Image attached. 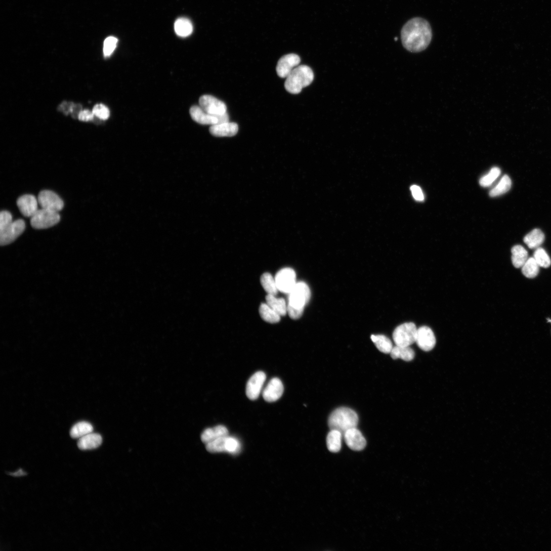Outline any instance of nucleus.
<instances>
[{
  "instance_id": "obj_18",
  "label": "nucleus",
  "mask_w": 551,
  "mask_h": 551,
  "mask_svg": "<svg viewBox=\"0 0 551 551\" xmlns=\"http://www.w3.org/2000/svg\"><path fill=\"white\" fill-rule=\"evenodd\" d=\"M190 113L192 119L200 124L212 126L218 123L217 116L208 113L200 106H192L190 110Z\"/></svg>"
},
{
  "instance_id": "obj_44",
  "label": "nucleus",
  "mask_w": 551,
  "mask_h": 551,
  "mask_svg": "<svg viewBox=\"0 0 551 551\" xmlns=\"http://www.w3.org/2000/svg\"><path fill=\"white\" fill-rule=\"evenodd\" d=\"M26 473L25 472H24V471H23L22 470H19L18 472H16L15 473H12L10 475H11L12 476H24V475H26Z\"/></svg>"
},
{
  "instance_id": "obj_37",
  "label": "nucleus",
  "mask_w": 551,
  "mask_h": 551,
  "mask_svg": "<svg viewBox=\"0 0 551 551\" xmlns=\"http://www.w3.org/2000/svg\"><path fill=\"white\" fill-rule=\"evenodd\" d=\"M117 43V39L113 36L107 37L104 41L103 52L105 57L110 56L114 51Z\"/></svg>"
},
{
  "instance_id": "obj_12",
  "label": "nucleus",
  "mask_w": 551,
  "mask_h": 551,
  "mask_svg": "<svg viewBox=\"0 0 551 551\" xmlns=\"http://www.w3.org/2000/svg\"><path fill=\"white\" fill-rule=\"evenodd\" d=\"M415 343L424 351L432 350L436 344V338L433 331L427 326L417 329Z\"/></svg>"
},
{
  "instance_id": "obj_7",
  "label": "nucleus",
  "mask_w": 551,
  "mask_h": 551,
  "mask_svg": "<svg viewBox=\"0 0 551 551\" xmlns=\"http://www.w3.org/2000/svg\"><path fill=\"white\" fill-rule=\"evenodd\" d=\"M25 223L23 220L13 221L2 230H0V243L6 246L15 241L25 229Z\"/></svg>"
},
{
  "instance_id": "obj_4",
  "label": "nucleus",
  "mask_w": 551,
  "mask_h": 551,
  "mask_svg": "<svg viewBox=\"0 0 551 551\" xmlns=\"http://www.w3.org/2000/svg\"><path fill=\"white\" fill-rule=\"evenodd\" d=\"M311 291L308 285L304 282L296 283L288 293L287 308L303 313L305 306L310 301Z\"/></svg>"
},
{
  "instance_id": "obj_20",
  "label": "nucleus",
  "mask_w": 551,
  "mask_h": 551,
  "mask_svg": "<svg viewBox=\"0 0 551 551\" xmlns=\"http://www.w3.org/2000/svg\"><path fill=\"white\" fill-rule=\"evenodd\" d=\"M102 443V437L98 434L92 433L79 439L77 444L80 450H90L98 448Z\"/></svg>"
},
{
  "instance_id": "obj_29",
  "label": "nucleus",
  "mask_w": 551,
  "mask_h": 551,
  "mask_svg": "<svg viewBox=\"0 0 551 551\" xmlns=\"http://www.w3.org/2000/svg\"><path fill=\"white\" fill-rule=\"evenodd\" d=\"M371 340L377 348L385 354H390L394 347L392 341L384 335H372Z\"/></svg>"
},
{
  "instance_id": "obj_3",
  "label": "nucleus",
  "mask_w": 551,
  "mask_h": 551,
  "mask_svg": "<svg viewBox=\"0 0 551 551\" xmlns=\"http://www.w3.org/2000/svg\"><path fill=\"white\" fill-rule=\"evenodd\" d=\"M358 423L357 414L347 407H340L335 409L328 419V425L331 430L338 431L343 435L350 429L356 427Z\"/></svg>"
},
{
  "instance_id": "obj_2",
  "label": "nucleus",
  "mask_w": 551,
  "mask_h": 551,
  "mask_svg": "<svg viewBox=\"0 0 551 551\" xmlns=\"http://www.w3.org/2000/svg\"><path fill=\"white\" fill-rule=\"evenodd\" d=\"M286 78V90L292 94H298L313 82L314 74L309 66L301 65L295 68Z\"/></svg>"
},
{
  "instance_id": "obj_30",
  "label": "nucleus",
  "mask_w": 551,
  "mask_h": 551,
  "mask_svg": "<svg viewBox=\"0 0 551 551\" xmlns=\"http://www.w3.org/2000/svg\"><path fill=\"white\" fill-rule=\"evenodd\" d=\"M260 314L267 322L274 324L280 321L281 316L275 312L267 303H262L260 308Z\"/></svg>"
},
{
  "instance_id": "obj_35",
  "label": "nucleus",
  "mask_w": 551,
  "mask_h": 551,
  "mask_svg": "<svg viewBox=\"0 0 551 551\" xmlns=\"http://www.w3.org/2000/svg\"><path fill=\"white\" fill-rule=\"evenodd\" d=\"M227 437H222L206 444L207 450L210 453L226 452Z\"/></svg>"
},
{
  "instance_id": "obj_38",
  "label": "nucleus",
  "mask_w": 551,
  "mask_h": 551,
  "mask_svg": "<svg viewBox=\"0 0 551 551\" xmlns=\"http://www.w3.org/2000/svg\"><path fill=\"white\" fill-rule=\"evenodd\" d=\"M93 112L95 116L102 120L107 119L110 116L109 109L102 104L96 105L93 108Z\"/></svg>"
},
{
  "instance_id": "obj_33",
  "label": "nucleus",
  "mask_w": 551,
  "mask_h": 551,
  "mask_svg": "<svg viewBox=\"0 0 551 551\" xmlns=\"http://www.w3.org/2000/svg\"><path fill=\"white\" fill-rule=\"evenodd\" d=\"M500 174L501 170L499 167H493L487 174L480 179L479 181L480 186L484 188L491 186Z\"/></svg>"
},
{
  "instance_id": "obj_25",
  "label": "nucleus",
  "mask_w": 551,
  "mask_h": 551,
  "mask_svg": "<svg viewBox=\"0 0 551 551\" xmlns=\"http://www.w3.org/2000/svg\"><path fill=\"white\" fill-rule=\"evenodd\" d=\"M93 427L87 421H80L76 423L70 431L71 437L73 439H80L93 433Z\"/></svg>"
},
{
  "instance_id": "obj_21",
  "label": "nucleus",
  "mask_w": 551,
  "mask_h": 551,
  "mask_svg": "<svg viewBox=\"0 0 551 551\" xmlns=\"http://www.w3.org/2000/svg\"><path fill=\"white\" fill-rule=\"evenodd\" d=\"M543 233L538 229H535L527 234L524 238V241L529 248L536 249L544 240Z\"/></svg>"
},
{
  "instance_id": "obj_16",
  "label": "nucleus",
  "mask_w": 551,
  "mask_h": 551,
  "mask_svg": "<svg viewBox=\"0 0 551 551\" xmlns=\"http://www.w3.org/2000/svg\"><path fill=\"white\" fill-rule=\"evenodd\" d=\"M38 200L32 195H25L17 201V205L21 213L26 217H32L38 210Z\"/></svg>"
},
{
  "instance_id": "obj_24",
  "label": "nucleus",
  "mask_w": 551,
  "mask_h": 551,
  "mask_svg": "<svg viewBox=\"0 0 551 551\" xmlns=\"http://www.w3.org/2000/svg\"><path fill=\"white\" fill-rule=\"evenodd\" d=\"M512 260L516 268H522L528 259L527 250L521 245H516L512 249Z\"/></svg>"
},
{
  "instance_id": "obj_17",
  "label": "nucleus",
  "mask_w": 551,
  "mask_h": 551,
  "mask_svg": "<svg viewBox=\"0 0 551 551\" xmlns=\"http://www.w3.org/2000/svg\"><path fill=\"white\" fill-rule=\"evenodd\" d=\"M238 131V125L235 122L229 121L212 125L209 129L211 135L216 137H232L235 136Z\"/></svg>"
},
{
  "instance_id": "obj_32",
  "label": "nucleus",
  "mask_w": 551,
  "mask_h": 551,
  "mask_svg": "<svg viewBox=\"0 0 551 551\" xmlns=\"http://www.w3.org/2000/svg\"><path fill=\"white\" fill-rule=\"evenodd\" d=\"M539 267L533 257L530 258L522 267V272L527 278H533L538 275Z\"/></svg>"
},
{
  "instance_id": "obj_13",
  "label": "nucleus",
  "mask_w": 551,
  "mask_h": 551,
  "mask_svg": "<svg viewBox=\"0 0 551 551\" xmlns=\"http://www.w3.org/2000/svg\"><path fill=\"white\" fill-rule=\"evenodd\" d=\"M266 380V375L262 371L256 373L250 378L246 386V395L249 399L256 400L259 397Z\"/></svg>"
},
{
  "instance_id": "obj_15",
  "label": "nucleus",
  "mask_w": 551,
  "mask_h": 551,
  "mask_svg": "<svg viewBox=\"0 0 551 551\" xmlns=\"http://www.w3.org/2000/svg\"><path fill=\"white\" fill-rule=\"evenodd\" d=\"M284 392V387L281 381L277 378L272 379L264 389L263 398L268 402H273L279 400Z\"/></svg>"
},
{
  "instance_id": "obj_34",
  "label": "nucleus",
  "mask_w": 551,
  "mask_h": 551,
  "mask_svg": "<svg viewBox=\"0 0 551 551\" xmlns=\"http://www.w3.org/2000/svg\"><path fill=\"white\" fill-rule=\"evenodd\" d=\"M533 258L540 267L547 268L551 265V261L546 252L541 248H538L534 253Z\"/></svg>"
},
{
  "instance_id": "obj_6",
  "label": "nucleus",
  "mask_w": 551,
  "mask_h": 551,
  "mask_svg": "<svg viewBox=\"0 0 551 551\" xmlns=\"http://www.w3.org/2000/svg\"><path fill=\"white\" fill-rule=\"evenodd\" d=\"M60 220L58 212L41 208L31 218V225L37 229H47L57 224Z\"/></svg>"
},
{
  "instance_id": "obj_11",
  "label": "nucleus",
  "mask_w": 551,
  "mask_h": 551,
  "mask_svg": "<svg viewBox=\"0 0 551 551\" xmlns=\"http://www.w3.org/2000/svg\"><path fill=\"white\" fill-rule=\"evenodd\" d=\"M300 62V57L295 54H289L282 57L276 67L277 75L280 78H286Z\"/></svg>"
},
{
  "instance_id": "obj_42",
  "label": "nucleus",
  "mask_w": 551,
  "mask_h": 551,
  "mask_svg": "<svg viewBox=\"0 0 551 551\" xmlns=\"http://www.w3.org/2000/svg\"><path fill=\"white\" fill-rule=\"evenodd\" d=\"M74 106L75 104L73 103L65 102L59 106V110L67 115L69 113H72Z\"/></svg>"
},
{
  "instance_id": "obj_26",
  "label": "nucleus",
  "mask_w": 551,
  "mask_h": 551,
  "mask_svg": "<svg viewBox=\"0 0 551 551\" xmlns=\"http://www.w3.org/2000/svg\"><path fill=\"white\" fill-rule=\"evenodd\" d=\"M391 357L394 359H402L405 361L412 360L415 356V353L410 347L396 346L393 347L390 353Z\"/></svg>"
},
{
  "instance_id": "obj_28",
  "label": "nucleus",
  "mask_w": 551,
  "mask_h": 551,
  "mask_svg": "<svg viewBox=\"0 0 551 551\" xmlns=\"http://www.w3.org/2000/svg\"><path fill=\"white\" fill-rule=\"evenodd\" d=\"M512 182L508 175H504L498 185L489 192V196L495 197L503 195L511 189Z\"/></svg>"
},
{
  "instance_id": "obj_19",
  "label": "nucleus",
  "mask_w": 551,
  "mask_h": 551,
  "mask_svg": "<svg viewBox=\"0 0 551 551\" xmlns=\"http://www.w3.org/2000/svg\"><path fill=\"white\" fill-rule=\"evenodd\" d=\"M228 435L227 428L224 426L219 425L206 429L201 435V440L207 444L218 439L228 436Z\"/></svg>"
},
{
  "instance_id": "obj_1",
  "label": "nucleus",
  "mask_w": 551,
  "mask_h": 551,
  "mask_svg": "<svg viewBox=\"0 0 551 551\" xmlns=\"http://www.w3.org/2000/svg\"><path fill=\"white\" fill-rule=\"evenodd\" d=\"M433 32L426 20L415 18L408 21L401 30L403 47L408 51L418 53L425 50L431 43Z\"/></svg>"
},
{
  "instance_id": "obj_43",
  "label": "nucleus",
  "mask_w": 551,
  "mask_h": 551,
  "mask_svg": "<svg viewBox=\"0 0 551 551\" xmlns=\"http://www.w3.org/2000/svg\"><path fill=\"white\" fill-rule=\"evenodd\" d=\"M217 117L218 118V124L224 123V122L229 121V116L227 112L223 115L217 116Z\"/></svg>"
},
{
  "instance_id": "obj_14",
  "label": "nucleus",
  "mask_w": 551,
  "mask_h": 551,
  "mask_svg": "<svg viewBox=\"0 0 551 551\" xmlns=\"http://www.w3.org/2000/svg\"><path fill=\"white\" fill-rule=\"evenodd\" d=\"M343 436L347 445L353 451H360L366 447V440L356 427L350 429Z\"/></svg>"
},
{
  "instance_id": "obj_9",
  "label": "nucleus",
  "mask_w": 551,
  "mask_h": 551,
  "mask_svg": "<svg viewBox=\"0 0 551 551\" xmlns=\"http://www.w3.org/2000/svg\"><path fill=\"white\" fill-rule=\"evenodd\" d=\"M37 200L38 204L41 208L44 209L59 212L62 210L64 206L63 200L56 193L49 190L40 192Z\"/></svg>"
},
{
  "instance_id": "obj_36",
  "label": "nucleus",
  "mask_w": 551,
  "mask_h": 551,
  "mask_svg": "<svg viewBox=\"0 0 551 551\" xmlns=\"http://www.w3.org/2000/svg\"><path fill=\"white\" fill-rule=\"evenodd\" d=\"M241 449L239 442L235 438L228 436L226 442V452L237 454Z\"/></svg>"
},
{
  "instance_id": "obj_23",
  "label": "nucleus",
  "mask_w": 551,
  "mask_h": 551,
  "mask_svg": "<svg viewBox=\"0 0 551 551\" xmlns=\"http://www.w3.org/2000/svg\"><path fill=\"white\" fill-rule=\"evenodd\" d=\"M343 434L337 430H331L327 437V446L329 451L338 452L342 448Z\"/></svg>"
},
{
  "instance_id": "obj_8",
  "label": "nucleus",
  "mask_w": 551,
  "mask_h": 551,
  "mask_svg": "<svg viewBox=\"0 0 551 551\" xmlns=\"http://www.w3.org/2000/svg\"><path fill=\"white\" fill-rule=\"evenodd\" d=\"M279 291L288 294L293 288L296 282V274L291 268H284L279 271L275 276Z\"/></svg>"
},
{
  "instance_id": "obj_31",
  "label": "nucleus",
  "mask_w": 551,
  "mask_h": 551,
  "mask_svg": "<svg viewBox=\"0 0 551 551\" xmlns=\"http://www.w3.org/2000/svg\"><path fill=\"white\" fill-rule=\"evenodd\" d=\"M261 284L268 294L276 295L278 292L275 279L270 273L264 274L261 279Z\"/></svg>"
},
{
  "instance_id": "obj_41",
  "label": "nucleus",
  "mask_w": 551,
  "mask_h": 551,
  "mask_svg": "<svg viewBox=\"0 0 551 551\" xmlns=\"http://www.w3.org/2000/svg\"><path fill=\"white\" fill-rule=\"evenodd\" d=\"M94 114L92 111L86 109L82 110L78 116V119L83 121H89L94 118Z\"/></svg>"
},
{
  "instance_id": "obj_22",
  "label": "nucleus",
  "mask_w": 551,
  "mask_h": 551,
  "mask_svg": "<svg viewBox=\"0 0 551 551\" xmlns=\"http://www.w3.org/2000/svg\"><path fill=\"white\" fill-rule=\"evenodd\" d=\"M267 304L280 316H285L287 313V305L283 298H277L275 295L268 294L266 296Z\"/></svg>"
},
{
  "instance_id": "obj_39",
  "label": "nucleus",
  "mask_w": 551,
  "mask_h": 551,
  "mask_svg": "<svg viewBox=\"0 0 551 551\" xmlns=\"http://www.w3.org/2000/svg\"><path fill=\"white\" fill-rule=\"evenodd\" d=\"M13 216L8 211H3L0 214V230H2L13 222Z\"/></svg>"
},
{
  "instance_id": "obj_27",
  "label": "nucleus",
  "mask_w": 551,
  "mask_h": 551,
  "mask_svg": "<svg viewBox=\"0 0 551 551\" xmlns=\"http://www.w3.org/2000/svg\"><path fill=\"white\" fill-rule=\"evenodd\" d=\"M176 33L179 36L187 37L192 34L193 27L191 22L186 18H180L175 23Z\"/></svg>"
},
{
  "instance_id": "obj_10",
  "label": "nucleus",
  "mask_w": 551,
  "mask_h": 551,
  "mask_svg": "<svg viewBox=\"0 0 551 551\" xmlns=\"http://www.w3.org/2000/svg\"><path fill=\"white\" fill-rule=\"evenodd\" d=\"M200 106L206 112L215 116L227 112V106L222 101L210 95H204L199 99Z\"/></svg>"
},
{
  "instance_id": "obj_5",
  "label": "nucleus",
  "mask_w": 551,
  "mask_h": 551,
  "mask_svg": "<svg viewBox=\"0 0 551 551\" xmlns=\"http://www.w3.org/2000/svg\"><path fill=\"white\" fill-rule=\"evenodd\" d=\"M417 331L413 323H406L397 327L393 335L396 346L410 347L416 342Z\"/></svg>"
},
{
  "instance_id": "obj_40",
  "label": "nucleus",
  "mask_w": 551,
  "mask_h": 551,
  "mask_svg": "<svg viewBox=\"0 0 551 551\" xmlns=\"http://www.w3.org/2000/svg\"><path fill=\"white\" fill-rule=\"evenodd\" d=\"M412 196L414 199L417 201H422L424 200V195L420 187L417 186H412L410 188Z\"/></svg>"
}]
</instances>
